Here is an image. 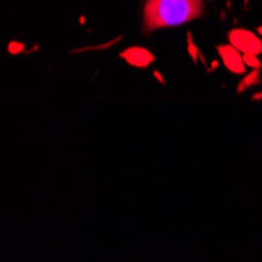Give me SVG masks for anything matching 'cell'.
<instances>
[{
  "mask_svg": "<svg viewBox=\"0 0 262 262\" xmlns=\"http://www.w3.org/2000/svg\"><path fill=\"white\" fill-rule=\"evenodd\" d=\"M204 11L203 0H146L145 30L182 26L185 22L201 17Z\"/></svg>",
  "mask_w": 262,
  "mask_h": 262,
  "instance_id": "1",
  "label": "cell"
},
{
  "mask_svg": "<svg viewBox=\"0 0 262 262\" xmlns=\"http://www.w3.org/2000/svg\"><path fill=\"white\" fill-rule=\"evenodd\" d=\"M219 52L223 58V63L226 64V68L235 74H242L245 71V61H244V55L241 51H237L234 46H220Z\"/></svg>",
  "mask_w": 262,
  "mask_h": 262,
  "instance_id": "3",
  "label": "cell"
},
{
  "mask_svg": "<svg viewBox=\"0 0 262 262\" xmlns=\"http://www.w3.org/2000/svg\"><path fill=\"white\" fill-rule=\"evenodd\" d=\"M244 61L248 63L251 68H259V64H260V61L256 58L254 54H244Z\"/></svg>",
  "mask_w": 262,
  "mask_h": 262,
  "instance_id": "5",
  "label": "cell"
},
{
  "mask_svg": "<svg viewBox=\"0 0 262 262\" xmlns=\"http://www.w3.org/2000/svg\"><path fill=\"white\" fill-rule=\"evenodd\" d=\"M229 41H231V46H234L237 51H241L242 54H260L262 52V42L260 39L251 33L250 30H244V29H239V30H232L229 33Z\"/></svg>",
  "mask_w": 262,
  "mask_h": 262,
  "instance_id": "2",
  "label": "cell"
},
{
  "mask_svg": "<svg viewBox=\"0 0 262 262\" xmlns=\"http://www.w3.org/2000/svg\"><path fill=\"white\" fill-rule=\"evenodd\" d=\"M124 58L137 66H146L148 63L152 61V57L148 51L140 49V47H135V49H129L124 52Z\"/></svg>",
  "mask_w": 262,
  "mask_h": 262,
  "instance_id": "4",
  "label": "cell"
}]
</instances>
